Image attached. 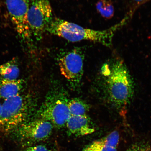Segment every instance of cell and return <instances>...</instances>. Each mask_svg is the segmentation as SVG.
Here are the masks:
<instances>
[{
    "instance_id": "cell-6",
    "label": "cell",
    "mask_w": 151,
    "mask_h": 151,
    "mask_svg": "<svg viewBox=\"0 0 151 151\" xmlns=\"http://www.w3.org/2000/svg\"><path fill=\"white\" fill-rule=\"evenodd\" d=\"M4 1L9 18L21 41L29 48H33V39L27 21L29 0Z\"/></svg>"
},
{
    "instance_id": "cell-11",
    "label": "cell",
    "mask_w": 151,
    "mask_h": 151,
    "mask_svg": "<svg viewBox=\"0 0 151 151\" xmlns=\"http://www.w3.org/2000/svg\"><path fill=\"white\" fill-rule=\"evenodd\" d=\"M19 74L20 69L16 60H11L0 65V76L3 80H17Z\"/></svg>"
},
{
    "instance_id": "cell-20",
    "label": "cell",
    "mask_w": 151,
    "mask_h": 151,
    "mask_svg": "<svg viewBox=\"0 0 151 151\" xmlns=\"http://www.w3.org/2000/svg\"><path fill=\"white\" fill-rule=\"evenodd\" d=\"M83 151H91V150L88 147H86V148L84 149Z\"/></svg>"
},
{
    "instance_id": "cell-14",
    "label": "cell",
    "mask_w": 151,
    "mask_h": 151,
    "mask_svg": "<svg viewBox=\"0 0 151 151\" xmlns=\"http://www.w3.org/2000/svg\"><path fill=\"white\" fill-rule=\"evenodd\" d=\"M119 137L118 132L114 131L102 139L106 149L116 148L119 140Z\"/></svg>"
},
{
    "instance_id": "cell-7",
    "label": "cell",
    "mask_w": 151,
    "mask_h": 151,
    "mask_svg": "<svg viewBox=\"0 0 151 151\" xmlns=\"http://www.w3.org/2000/svg\"><path fill=\"white\" fill-rule=\"evenodd\" d=\"M53 127L49 121L39 118L28 121L12 132L19 140L37 142L48 139L52 134Z\"/></svg>"
},
{
    "instance_id": "cell-13",
    "label": "cell",
    "mask_w": 151,
    "mask_h": 151,
    "mask_svg": "<svg viewBox=\"0 0 151 151\" xmlns=\"http://www.w3.org/2000/svg\"><path fill=\"white\" fill-rule=\"evenodd\" d=\"M96 7L104 18L110 19L114 16V7L112 2L109 0H99L96 4Z\"/></svg>"
},
{
    "instance_id": "cell-17",
    "label": "cell",
    "mask_w": 151,
    "mask_h": 151,
    "mask_svg": "<svg viewBox=\"0 0 151 151\" xmlns=\"http://www.w3.org/2000/svg\"><path fill=\"white\" fill-rule=\"evenodd\" d=\"M24 151H51L46 146L42 145H37L28 147Z\"/></svg>"
},
{
    "instance_id": "cell-15",
    "label": "cell",
    "mask_w": 151,
    "mask_h": 151,
    "mask_svg": "<svg viewBox=\"0 0 151 151\" xmlns=\"http://www.w3.org/2000/svg\"><path fill=\"white\" fill-rule=\"evenodd\" d=\"M126 151H151V148L148 143L142 142L134 143Z\"/></svg>"
},
{
    "instance_id": "cell-8",
    "label": "cell",
    "mask_w": 151,
    "mask_h": 151,
    "mask_svg": "<svg viewBox=\"0 0 151 151\" xmlns=\"http://www.w3.org/2000/svg\"><path fill=\"white\" fill-rule=\"evenodd\" d=\"M83 59L80 48L62 53L58 59L61 74L70 82H80L83 73Z\"/></svg>"
},
{
    "instance_id": "cell-10",
    "label": "cell",
    "mask_w": 151,
    "mask_h": 151,
    "mask_svg": "<svg viewBox=\"0 0 151 151\" xmlns=\"http://www.w3.org/2000/svg\"><path fill=\"white\" fill-rule=\"evenodd\" d=\"M25 86L23 79L0 81V98L5 100L22 93Z\"/></svg>"
},
{
    "instance_id": "cell-19",
    "label": "cell",
    "mask_w": 151,
    "mask_h": 151,
    "mask_svg": "<svg viewBox=\"0 0 151 151\" xmlns=\"http://www.w3.org/2000/svg\"><path fill=\"white\" fill-rule=\"evenodd\" d=\"M2 112V104L0 103V120H1Z\"/></svg>"
},
{
    "instance_id": "cell-1",
    "label": "cell",
    "mask_w": 151,
    "mask_h": 151,
    "mask_svg": "<svg viewBox=\"0 0 151 151\" xmlns=\"http://www.w3.org/2000/svg\"><path fill=\"white\" fill-rule=\"evenodd\" d=\"M118 26H115L103 31H98L83 27L72 22L54 17L47 28V32L71 42L89 40L110 47L112 45L114 32Z\"/></svg>"
},
{
    "instance_id": "cell-12",
    "label": "cell",
    "mask_w": 151,
    "mask_h": 151,
    "mask_svg": "<svg viewBox=\"0 0 151 151\" xmlns=\"http://www.w3.org/2000/svg\"><path fill=\"white\" fill-rule=\"evenodd\" d=\"M68 106L71 116H82L86 115L89 110V106L84 101L78 99L69 101Z\"/></svg>"
},
{
    "instance_id": "cell-16",
    "label": "cell",
    "mask_w": 151,
    "mask_h": 151,
    "mask_svg": "<svg viewBox=\"0 0 151 151\" xmlns=\"http://www.w3.org/2000/svg\"><path fill=\"white\" fill-rule=\"evenodd\" d=\"M87 147L91 151H107L103 139L93 142Z\"/></svg>"
},
{
    "instance_id": "cell-4",
    "label": "cell",
    "mask_w": 151,
    "mask_h": 151,
    "mask_svg": "<svg viewBox=\"0 0 151 151\" xmlns=\"http://www.w3.org/2000/svg\"><path fill=\"white\" fill-rule=\"evenodd\" d=\"M53 18L50 0H29L27 21L33 39H42Z\"/></svg>"
},
{
    "instance_id": "cell-2",
    "label": "cell",
    "mask_w": 151,
    "mask_h": 151,
    "mask_svg": "<svg viewBox=\"0 0 151 151\" xmlns=\"http://www.w3.org/2000/svg\"><path fill=\"white\" fill-rule=\"evenodd\" d=\"M107 79V92L111 101L118 108L125 106L134 93L131 75L122 60L116 58L112 62Z\"/></svg>"
},
{
    "instance_id": "cell-5",
    "label": "cell",
    "mask_w": 151,
    "mask_h": 151,
    "mask_svg": "<svg viewBox=\"0 0 151 151\" xmlns=\"http://www.w3.org/2000/svg\"><path fill=\"white\" fill-rule=\"evenodd\" d=\"M69 101L61 93H55L47 97L38 111L40 118L49 121L55 127L65 126L71 116L68 103Z\"/></svg>"
},
{
    "instance_id": "cell-3",
    "label": "cell",
    "mask_w": 151,
    "mask_h": 151,
    "mask_svg": "<svg viewBox=\"0 0 151 151\" xmlns=\"http://www.w3.org/2000/svg\"><path fill=\"white\" fill-rule=\"evenodd\" d=\"M34 97L29 94H20L5 100L0 120V131L12 132L31 120L35 109Z\"/></svg>"
},
{
    "instance_id": "cell-9",
    "label": "cell",
    "mask_w": 151,
    "mask_h": 151,
    "mask_svg": "<svg viewBox=\"0 0 151 151\" xmlns=\"http://www.w3.org/2000/svg\"><path fill=\"white\" fill-rule=\"evenodd\" d=\"M65 126L69 134L75 137L91 134L95 131L93 122L87 114L71 116Z\"/></svg>"
},
{
    "instance_id": "cell-18",
    "label": "cell",
    "mask_w": 151,
    "mask_h": 151,
    "mask_svg": "<svg viewBox=\"0 0 151 151\" xmlns=\"http://www.w3.org/2000/svg\"><path fill=\"white\" fill-rule=\"evenodd\" d=\"M150 1V0H130V1L136 7Z\"/></svg>"
},
{
    "instance_id": "cell-21",
    "label": "cell",
    "mask_w": 151,
    "mask_h": 151,
    "mask_svg": "<svg viewBox=\"0 0 151 151\" xmlns=\"http://www.w3.org/2000/svg\"><path fill=\"white\" fill-rule=\"evenodd\" d=\"M0 81H1V80H0Z\"/></svg>"
}]
</instances>
